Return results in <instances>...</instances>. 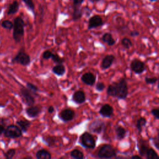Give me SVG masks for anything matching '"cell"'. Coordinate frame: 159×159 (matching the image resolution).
I'll use <instances>...</instances> for the list:
<instances>
[{
  "label": "cell",
  "instance_id": "1",
  "mask_svg": "<svg viewBox=\"0 0 159 159\" xmlns=\"http://www.w3.org/2000/svg\"><path fill=\"white\" fill-rule=\"evenodd\" d=\"M25 23L20 17H17L14 20L12 37L16 43H19L22 39L24 35Z\"/></svg>",
  "mask_w": 159,
  "mask_h": 159
},
{
  "label": "cell",
  "instance_id": "2",
  "mask_svg": "<svg viewBox=\"0 0 159 159\" xmlns=\"http://www.w3.org/2000/svg\"><path fill=\"white\" fill-rule=\"evenodd\" d=\"M116 83L117 95L116 98L118 99H125L128 95V86L127 83L125 78H121Z\"/></svg>",
  "mask_w": 159,
  "mask_h": 159
},
{
  "label": "cell",
  "instance_id": "3",
  "mask_svg": "<svg viewBox=\"0 0 159 159\" xmlns=\"http://www.w3.org/2000/svg\"><path fill=\"white\" fill-rule=\"evenodd\" d=\"M116 149L109 144L103 145L98 152V157L100 158H111L116 157Z\"/></svg>",
  "mask_w": 159,
  "mask_h": 159
},
{
  "label": "cell",
  "instance_id": "4",
  "mask_svg": "<svg viewBox=\"0 0 159 159\" xmlns=\"http://www.w3.org/2000/svg\"><path fill=\"white\" fill-rule=\"evenodd\" d=\"M12 63H18L22 66H28L30 63V57L24 52L23 48H21L12 58Z\"/></svg>",
  "mask_w": 159,
  "mask_h": 159
},
{
  "label": "cell",
  "instance_id": "5",
  "mask_svg": "<svg viewBox=\"0 0 159 159\" xmlns=\"http://www.w3.org/2000/svg\"><path fill=\"white\" fill-rule=\"evenodd\" d=\"M3 134L7 138L16 139L22 136V132L18 125L11 124L4 129Z\"/></svg>",
  "mask_w": 159,
  "mask_h": 159
},
{
  "label": "cell",
  "instance_id": "6",
  "mask_svg": "<svg viewBox=\"0 0 159 159\" xmlns=\"http://www.w3.org/2000/svg\"><path fill=\"white\" fill-rule=\"evenodd\" d=\"M81 144L85 148L93 149L96 147V140L93 136L88 132H84L80 136Z\"/></svg>",
  "mask_w": 159,
  "mask_h": 159
},
{
  "label": "cell",
  "instance_id": "7",
  "mask_svg": "<svg viewBox=\"0 0 159 159\" xmlns=\"http://www.w3.org/2000/svg\"><path fill=\"white\" fill-rule=\"evenodd\" d=\"M20 95L22 101L28 106H32L35 104V100L34 94L27 88L22 87L20 89Z\"/></svg>",
  "mask_w": 159,
  "mask_h": 159
},
{
  "label": "cell",
  "instance_id": "8",
  "mask_svg": "<svg viewBox=\"0 0 159 159\" xmlns=\"http://www.w3.org/2000/svg\"><path fill=\"white\" fill-rule=\"evenodd\" d=\"M130 69L131 70L136 74H142L145 70V63L140 60L139 59H134L130 63Z\"/></svg>",
  "mask_w": 159,
  "mask_h": 159
},
{
  "label": "cell",
  "instance_id": "9",
  "mask_svg": "<svg viewBox=\"0 0 159 159\" xmlns=\"http://www.w3.org/2000/svg\"><path fill=\"white\" fill-rule=\"evenodd\" d=\"M105 123L103 120L96 119L91 122L89 125V129L93 133L100 134L104 129Z\"/></svg>",
  "mask_w": 159,
  "mask_h": 159
},
{
  "label": "cell",
  "instance_id": "10",
  "mask_svg": "<svg viewBox=\"0 0 159 159\" xmlns=\"http://www.w3.org/2000/svg\"><path fill=\"white\" fill-rule=\"evenodd\" d=\"M104 25V22L102 19L99 15H94L91 17L88 20V29L91 30L98 27H101Z\"/></svg>",
  "mask_w": 159,
  "mask_h": 159
},
{
  "label": "cell",
  "instance_id": "11",
  "mask_svg": "<svg viewBox=\"0 0 159 159\" xmlns=\"http://www.w3.org/2000/svg\"><path fill=\"white\" fill-rule=\"evenodd\" d=\"M75 112L70 108L63 109L58 115L59 118L63 122H68L71 120L75 117Z\"/></svg>",
  "mask_w": 159,
  "mask_h": 159
},
{
  "label": "cell",
  "instance_id": "12",
  "mask_svg": "<svg viewBox=\"0 0 159 159\" xmlns=\"http://www.w3.org/2000/svg\"><path fill=\"white\" fill-rule=\"evenodd\" d=\"M42 112V107L39 106H30L25 109L26 114L30 118H35Z\"/></svg>",
  "mask_w": 159,
  "mask_h": 159
},
{
  "label": "cell",
  "instance_id": "13",
  "mask_svg": "<svg viewBox=\"0 0 159 159\" xmlns=\"http://www.w3.org/2000/svg\"><path fill=\"white\" fill-rule=\"evenodd\" d=\"M99 113L102 117L109 118L113 115L114 109L110 104H105L101 107Z\"/></svg>",
  "mask_w": 159,
  "mask_h": 159
},
{
  "label": "cell",
  "instance_id": "14",
  "mask_svg": "<svg viewBox=\"0 0 159 159\" xmlns=\"http://www.w3.org/2000/svg\"><path fill=\"white\" fill-rule=\"evenodd\" d=\"M81 80L84 84L93 86L96 81V75L91 72H87L81 76Z\"/></svg>",
  "mask_w": 159,
  "mask_h": 159
},
{
  "label": "cell",
  "instance_id": "15",
  "mask_svg": "<svg viewBox=\"0 0 159 159\" xmlns=\"http://www.w3.org/2000/svg\"><path fill=\"white\" fill-rule=\"evenodd\" d=\"M72 100L76 104H83L86 101L85 93L81 90H78L75 91L72 96Z\"/></svg>",
  "mask_w": 159,
  "mask_h": 159
},
{
  "label": "cell",
  "instance_id": "16",
  "mask_svg": "<svg viewBox=\"0 0 159 159\" xmlns=\"http://www.w3.org/2000/svg\"><path fill=\"white\" fill-rule=\"evenodd\" d=\"M115 57L113 55H107L102 60L101 67L103 70H106L109 68L112 64Z\"/></svg>",
  "mask_w": 159,
  "mask_h": 159
},
{
  "label": "cell",
  "instance_id": "17",
  "mask_svg": "<svg viewBox=\"0 0 159 159\" xmlns=\"http://www.w3.org/2000/svg\"><path fill=\"white\" fill-rule=\"evenodd\" d=\"M148 148H149V147H148V145L147 142L145 140H140L139 143V155L142 157H145Z\"/></svg>",
  "mask_w": 159,
  "mask_h": 159
},
{
  "label": "cell",
  "instance_id": "18",
  "mask_svg": "<svg viewBox=\"0 0 159 159\" xmlns=\"http://www.w3.org/2000/svg\"><path fill=\"white\" fill-rule=\"evenodd\" d=\"M114 130H115L116 137L119 140H121L125 138L127 132H126L125 129L122 126L117 125L115 127Z\"/></svg>",
  "mask_w": 159,
  "mask_h": 159
},
{
  "label": "cell",
  "instance_id": "19",
  "mask_svg": "<svg viewBox=\"0 0 159 159\" xmlns=\"http://www.w3.org/2000/svg\"><path fill=\"white\" fill-rule=\"evenodd\" d=\"M103 42L106 43L109 46H112L116 43V40L113 38L112 34L109 32L104 33L101 38Z\"/></svg>",
  "mask_w": 159,
  "mask_h": 159
},
{
  "label": "cell",
  "instance_id": "20",
  "mask_svg": "<svg viewBox=\"0 0 159 159\" xmlns=\"http://www.w3.org/2000/svg\"><path fill=\"white\" fill-rule=\"evenodd\" d=\"M16 124L22 132H27L31 125V122L28 120H18L16 121Z\"/></svg>",
  "mask_w": 159,
  "mask_h": 159
},
{
  "label": "cell",
  "instance_id": "21",
  "mask_svg": "<svg viewBox=\"0 0 159 159\" xmlns=\"http://www.w3.org/2000/svg\"><path fill=\"white\" fill-rule=\"evenodd\" d=\"M35 157L37 159H51V153L47 150L41 149L38 150L35 153Z\"/></svg>",
  "mask_w": 159,
  "mask_h": 159
},
{
  "label": "cell",
  "instance_id": "22",
  "mask_svg": "<svg viewBox=\"0 0 159 159\" xmlns=\"http://www.w3.org/2000/svg\"><path fill=\"white\" fill-rule=\"evenodd\" d=\"M65 67L62 64H56L55 66H54L52 68V72L55 74L57 76H63L65 73Z\"/></svg>",
  "mask_w": 159,
  "mask_h": 159
},
{
  "label": "cell",
  "instance_id": "23",
  "mask_svg": "<svg viewBox=\"0 0 159 159\" xmlns=\"http://www.w3.org/2000/svg\"><path fill=\"white\" fill-rule=\"evenodd\" d=\"M19 3L17 1H14L9 6L8 10L7 12V15L14 14L19 11Z\"/></svg>",
  "mask_w": 159,
  "mask_h": 159
},
{
  "label": "cell",
  "instance_id": "24",
  "mask_svg": "<svg viewBox=\"0 0 159 159\" xmlns=\"http://www.w3.org/2000/svg\"><path fill=\"white\" fill-rule=\"evenodd\" d=\"M107 94L108 96L116 97L117 95V89H116V83L114 82L111 84H109L107 88Z\"/></svg>",
  "mask_w": 159,
  "mask_h": 159
},
{
  "label": "cell",
  "instance_id": "25",
  "mask_svg": "<svg viewBox=\"0 0 159 159\" xmlns=\"http://www.w3.org/2000/svg\"><path fill=\"white\" fill-rule=\"evenodd\" d=\"M146 124H147V119L145 117H141L137 119L135 126L139 133H140L142 131L143 127L145 126Z\"/></svg>",
  "mask_w": 159,
  "mask_h": 159
},
{
  "label": "cell",
  "instance_id": "26",
  "mask_svg": "<svg viewBox=\"0 0 159 159\" xmlns=\"http://www.w3.org/2000/svg\"><path fill=\"white\" fill-rule=\"evenodd\" d=\"M83 16V10L81 7L80 8H73L72 12V19L73 20L76 21L81 18Z\"/></svg>",
  "mask_w": 159,
  "mask_h": 159
},
{
  "label": "cell",
  "instance_id": "27",
  "mask_svg": "<svg viewBox=\"0 0 159 159\" xmlns=\"http://www.w3.org/2000/svg\"><path fill=\"white\" fill-rule=\"evenodd\" d=\"M70 155L71 158L75 159H83L84 158L83 152L78 149H74L71 150L70 153Z\"/></svg>",
  "mask_w": 159,
  "mask_h": 159
},
{
  "label": "cell",
  "instance_id": "28",
  "mask_svg": "<svg viewBox=\"0 0 159 159\" xmlns=\"http://www.w3.org/2000/svg\"><path fill=\"white\" fill-rule=\"evenodd\" d=\"M145 157L147 159H158L159 158L157 153L152 148L150 147L148 149Z\"/></svg>",
  "mask_w": 159,
  "mask_h": 159
},
{
  "label": "cell",
  "instance_id": "29",
  "mask_svg": "<svg viewBox=\"0 0 159 159\" xmlns=\"http://www.w3.org/2000/svg\"><path fill=\"white\" fill-rule=\"evenodd\" d=\"M121 43L123 47L125 49H129L132 46V42L131 40L127 37H124L121 40Z\"/></svg>",
  "mask_w": 159,
  "mask_h": 159
},
{
  "label": "cell",
  "instance_id": "30",
  "mask_svg": "<svg viewBox=\"0 0 159 159\" xmlns=\"http://www.w3.org/2000/svg\"><path fill=\"white\" fill-rule=\"evenodd\" d=\"M26 88L34 94V96H38L37 92L39 91V88L37 86H35V84L31 83H27L26 84Z\"/></svg>",
  "mask_w": 159,
  "mask_h": 159
},
{
  "label": "cell",
  "instance_id": "31",
  "mask_svg": "<svg viewBox=\"0 0 159 159\" xmlns=\"http://www.w3.org/2000/svg\"><path fill=\"white\" fill-rule=\"evenodd\" d=\"M25 6L27 7V8L31 11L34 14L35 13V5L32 0H22Z\"/></svg>",
  "mask_w": 159,
  "mask_h": 159
},
{
  "label": "cell",
  "instance_id": "32",
  "mask_svg": "<svg viewBox=\"0 0 159 159\" xmlns=\"http://www.w3.org/2000/svg\"><path fill=\"white\" fill-rule=\"evenodd\" d=\"M1 26L6 29L11 30L13 28V23L9 20H4L1 22Z\"/></svg>",
  "mask_w": 159,
  "mask_h": 159
},
{
  "label": "cell",
  "instance_id": "33",
  "mask_svg": "<svg viewBox=\"0 0 159 159\" xmlns=\"http://www.w3.org/2000/svg\"><path fill=\"white\" fill-rule=\"evenodd\" d=\"M51 58L55 64H62L65 61L63 58L58 56L57 53H53Z\"/></svg>",
  "mask_w": 159,
  "mask_h": 159
},
{
  "label": "cell",
  "instance_id": "34",
  "mask_svg": "<svg viewBox=\"0 0 159 159\" xmlns=\"http://www.w3.org/2000/svg\"><path fill=\"white\" fill-rule=\"evenodd\" d=\"M15 154L16 150L14 148H10L4 153V156L6 159H11L14 157Z\"/></svg>",
  "mask_w": 159,
  "mask_h": 159
},
{
  "label": "cell",
  "instance_id": "35",
  "mask_svg": "<svg viewBox=\"0 0 159 159\" xmlns=\"http://www.w3.org/2000/svg\"><path fill=\"white\" fill-rule=\"evenodd\" d=\"M145 81L148 84H153L157 82L158 78L157 77H145Z\"/></svg>",
  "mask_w": 159,
  "mask_h": 159
},
{
  "label": "cell",
  "instance_id": "36",
  "mask_svg": "<svg viewBox=\"0 0 159 159\" xmlns=\"http://www.w3.org/2000/svg\"><path fill=\"white\" fill-rule=\"evenodd\" d=\"M84 0H73V8H80Z\"/></svg>",
  "mask_w": 159,
  "mask_h": 159
},
{
  "label": "cell",
  "instance_id": "37",
  "mask_svg": "<svg viewBox=\"0 0 159 159\" xmlns=\"http://www.w3.org/2000/svg\"><path fill=\"white\" fill-rule=\"evenodd\" d=\"M95 88L98 91H102L105 88V84L102 82H98L96 84Z\"/></svg>",
  "mask_w": 159,
  "mask_h": 159
},
{
  "label": "cell",
  "instance_id": "38",
  "mask_svg": "<svg viewBox=\"0 0 159 159\" xmlns=\"http://www.w3.org/2000/svg\"><path fill=\"white\" fill-rule=\"evenodd\" d=\"M53 55V53L50 50H46L42 54V57L44 60H48L51 58L52 56Z\"/></svg>",
  "mask_w": 159,
  "mask_h": 159
},
{
  "label": "cell",
  "instance_id": "39",
  "mask_svg": "<svg viewBox=\"0 0 159 159\" xmlns=\"http://www.w3.org/2000/svg\"><path fill=\"white\" fill-rule=\"evenodd\" d=\"M151 114L154 117V118L157 120L159 119V109L158 108H153L151 110Z\"/></svg>",
  "mask_w": 159,
  "mask_h": 159
},
{
  "label": "cell",
  "instance_id": "40",
  "mask_svg": "<svg viewBox=\"0 0 159 159\" xmlns=\"http://www.w3.org/2000/svg\"><path fill=\"white\" fill-rule=\"evenodd\" d=\"M153 144H154L155 148L157 149H159V137H158V135H157L156 137H155L153 139Z\"/></svg>",
  "mask_w": 159,
  "mask_h": 159
},
{
  "label": "cell",
  "instance_id": "41",
  "mask_svg": "<svg viewBox=\"0 0 159 159\" xmlns=\"http://www.w3.org/2000/svg\"><path fill=\"white\" fill-rule=\"evenodd\" d=\"M43 141L45 142V143H47V145L51 146L53 143L54 140L52 139V138H51V137H48V138H46L45 139H43Z\"/></svg>",
  "mask_w": 159,
  "mask_h": 159
},
{
  "label": "cell",
  "instance_id": "42",
  "mask_svg": "<svg viewBox=\"0 0 159 159\" xmlns=\"http://www.w3.org/2000/svg\"><path fill=\"white\" fill-rule=\"evenodd\" d=\"M139 34H140L139 32L136 30H134L130 32V35L131 37H137V36H139Z\"/></svg>",
  "mask_w": 159,
  "mask_h": 159
},
{
  "label": "cell",
  "instance_id": "43",
  "mask_svg": "<svg viewBox=\"0 0 159 159\" xmlns=\"http://www.w3.org/2000/svg\"><path fill=\"white\" fill-rule=\"evenodd\" d=\"M55 111V109L53 107V106H50L48 107V112L51 114V113H53Z\"/></svg>",
  "mask_w": 159,
  "mask_h": 159
},
{
  "label": "cell",
  "instance_id": "44",
  "mask_svg": "<svg viewBox=\"0 0 159 159\" xmlns=\"http://www.w3.org/2000/svg\"><path fill=\"white\" fill-rule=\"evenodd\" d=\"M4 127L2 125H1V124H0V136L3 134V132H4Z\"/></svg>",
  "mask_w": 159,
  "mask_h": 159
},
{
  "label": "cell",
  "instance_id": "45",
  "mask_svg": "<svg viewBox=\"0 0 159 159\" xmlns=\"http://www.w3.org/2000/svg\"><path fill=\"white\" fill-rule=\"evenodd\" d=\"M131 158L132 159H142V157H140V155H133L131 157Z\"/></svg>",
  "mask_w": 159,
  "mask_h": 159
},
{
  "label": "cell",
  "instance_id": "46",
  "mask_svg": "<svg viewBox=\"0 0 159 159\" xmlns=\"http://www.w3.org/2000/svg\"><path fill=\"white\" fill-rule=\"evenodd\" d=\"M91 2H98V1H99L100 0H89Z\"/></svg>",
  "mask_w": 159,
  "mask_h": 159
},
{
  "label": "cell",
  "instance_id": "47",
  "mask_svg": "<svg viewBox=\"0 0 159 159\" xmlns=\"http://www.w3.org/2000/svg\"><path fill=\"white\" fill-rule=\"evenodd\" d=\"M150 1H151V2H155V1H157V0H149Z\"/></svg>",
  "mask_w": 159,
  "mask_h": 159
},
{
  "label": "cell",
  "instance_id": "48",
  "mask_svg": "<svg viewBox=\"0 0 159 159\" xmlns=\"http://www.w3.org/2000/svg\"><path fill=\"white\" fill-rule=\"evenodd\" d=\"M2 1H3V0H0V2H2Z\"/></svg>",
  "mask_w": 159,
  "mask_h": 159
}]
</instances>
